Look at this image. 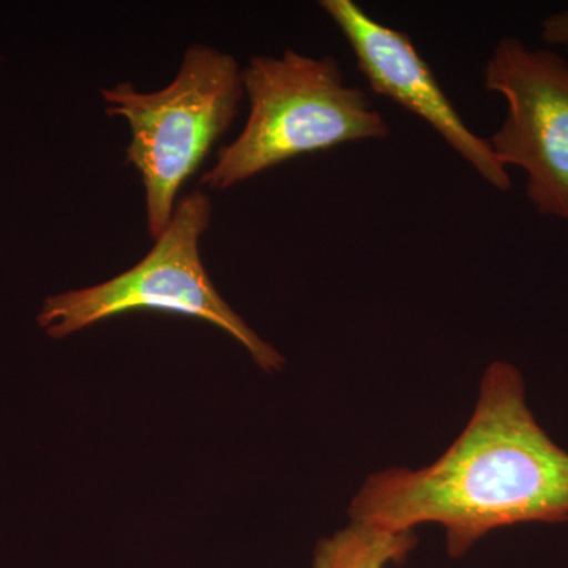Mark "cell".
<instances>
[{"label":"cell","mask_w":568,"mask_h":568,"mask_svg":"<svg viewBox=\"0 0 568 568\" xmlns=\"http://www.w3.org/2000/svg\"><path fill=\"white\" fill-rule=\"evenodd\" d=\"M320 6L345 37L372 92L428 123L493 189L510 190L507 168L488 140L467 126L406 32L376 21L353 0H323Z\"/></svg>","instance_id":"cell-6"},{"label":"cell","mask_w":568,"mask_h":568,"mask_svg":"<svg viewBox=\"0 0 568 568\" xmlns=\"http://www.w3.org/2000/svg\"><path fill=\"white\" fill-rule=\"evenodd\" d=\"M355 523L414 530L436 523L459 558L491 530L568 521V452L552 443L526 405L521 373L507 362L485 372L465 432L433 465L373 474L354 497Z\"/></svg>","instance_id":"cell-1"},{"label":"cell","mask_w":568,"mask_h":568,"mask_svg":"<svg viewBox=\"0 0 568 568\" xmlns=\"http://www.w3.org/2000/svg\"><path fill=\"white\" fill-rule=\"evenodd\" d=\"M242 80L248 118L201 178L207 189L224 192L306 153L390 136L386 118L368 93L347 84L334 55H254Z\"/></svg>","instance_id":"cell-2"},{"label":"cell","mask_w":568,"mask_h":568,"mask_svg":"<svg viewBox=\"0 0 568 568\" xmlns=\"http://www.w3.org/2000/svg\"><path fill=\"white\" fill-rule=\"evenodd\" d=\"M541 37L548 44L568 47V11L547 18L541 26Z\"/></svg>","instance_id":"cell-8"},{"label":"cell","mask_w":568,"mask_h":568,"mask_svg":"<svg viewBox=\"0 0 568 568\" xmlns=\"http://www.w3.org/2000/svg\"><path fill=\"white\" fill-rule=\"evenodd\" d=\"M484 84L507 104L488 140L497 160L525 171L538 213L568 222V62L506 37L489 55Z\"/></svg>","instance_id":"cell-5"},{"label":"cell","mask_w":568,"mask_h":568,"mask_svg":"<svg viewBox=\"0 0 568 568\" xmlns=\"http://www.w3.org/2000/svg\"><path fill=\"white\" fill-rule=\"evenodd\" d=\"M212 213L207 193L194 190L183 196L166 230L140 263L110 282L51 295L37 316L40 328L50 338L63 339L125 313H174L222 328L248 351L264 372H280L283 355L226 304L205 271L200 244Z\"/></svg>","instance_id":"cell-4"},{"label":"cell","mask_w":568,"mask_h":568,"mask_svg":"<svg viewBox=\"0 0 568 568\" xmlns=\"http://www.w3.org/2000/svg\"><path fill=\"white\" fill-rule=\"evenodd\" d=\"M417 545L414 530L375 528L351 521L335 536L317 544L313 568H386L402 566Z\"/></svg>","instance_id":"cell-7"},{"label":"cell","mask_w":568,"mask_h":568,"mask_svg":"<svg viewBox=\"0 0 568 568\" xmlns=\"http://www.w3.org/2000/svg\"><path fill=\"white\" fill-rule=\"evenodd\" d=\"M102 97L106 114L125 119L132 130L126 163L141 175L155 241L173 219L182 186L237 118L245 97L241 65L234 55L196 43L162 91L140 92L126 81L103 89Z\"/></svg>","instance_id":"cell-3"}]
</instances>
